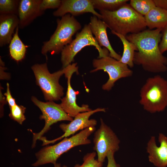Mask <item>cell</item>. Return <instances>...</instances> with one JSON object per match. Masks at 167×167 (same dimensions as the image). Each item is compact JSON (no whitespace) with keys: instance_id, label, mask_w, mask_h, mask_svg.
<instances>
[{"instance_id":"2e32d148","label":"cell","mask_w":167,"mask_h":167,"mask_svg":"<svg viewBox=\"0 0 167 167\" xmlns=\"http://www.w3.org/2000/svg\"><path fill=\"white\" fill-rule=\"evenodd\" d=\"M89 24L92 33L99 45L108 50L110 57L119 61L121 56L117 53L111 46L107 34L106 30L108 27L106 24L94 15L91 17Z\"/></svg>"},{"instance_id":"ffe728a7","label":"cell","mask_w":167,"mask_h":167,"mask_svg":"<svg viewBox=\"0 0 167 167\" xmlns=\"http://www.w3.org/2000/svg\"><path fill=\"white\" fill-rule=\"evenodd\" d=\"M19 28L18 26L16 29L9 47L11 57L17 62L21 61L24 58L28 47L24 44L19 37Z\"/></svg>"},{"instance_id":"5b68a950","label":"cell","mask_w":167,"mask_h":167,"mask_svg":"<svg viewBox=\"0 0 167 167\" xmlns=\"http://www.w3.org/2000/svg\"><path fill=\"white\" fill-rule=\"evenodd\" d=\"M139 103L151 113L163 111L167 107V80L157 75L148 78L140 92Z\"/></svg>"},{"instance_id":"3957f363","label":"cell","mask_w":167,"mask_h":167,"mask_svg":"<svg viewBox=\"0 0 167 167\" xmlns=\"http://www.w3.org/2000/svg\"><path fill=\"white\" fill-rule=\"evenodd\" d=\"M95 130V127L87 128L69 138H64L56 144L43 148L36 153L37 160L32 165L37 167L48 163L54 165L62 154L72 148L91 143L88 138Z\"/></svg>"},{"instance_id":"484cf974","label":"cell","mask_w":167,"mask_h":167,"mask_svg":"<svg viewBox=\"0 0 167 167\" xmlns=\"http://www.w3.org/2000/svg\"><path fill=\"white\" fill-rule=\"evenodd\" d=\"M61 3V0H42L40 8L44 11L47 9H58L60 6Z\"/></svg>"},{"instance_id":"603a6c76","label":"cell","mask_w":167,"mask_h":167,"mask_svg":"<svg viewBox=\"0 0 167 167\" xmlns=\"http://www.w3.org/2000/svg\"><path fill=\"white\" fill-rule=\"evenodd\" d=\"M19 0H0V14H15L18 16Z\"/></svg>"},{"instance_id":"4dcf8cb0","label":"cell","mask_w":167,"mask_h":167,"mask_svg":"<svg viewBox=\"0 0 167 167\" xmlns=\"http://www.w3.org/2000/svg\"><path fill=\"white\" fill-rule=\"evenodd\" d=\"M156 6L167 11V0H153Z\"/></svg>"},{"instance_id":"7402d4cb","label":"cell","mask_w":167,"mask_h":167,"mask_svg":"<svg viewBox=\"0 0 167 167\" xmlns=\"http://www.w3.org/2000/svg\"><path fill=\"white\" fill-rule=\"evenodd\" d=\"M129 4L136 12L144 16L156 6L153 0H131Z\"/></svg>"},{"instance_id":"ba28073f","label":"cell","mask_w":167,"mask_h":167,"mask_svg":"<svg viewBox=\"0 0 167 167\" xmlns=\"http://www.w3.org/2000/svg\"><path fill=\"white\" fill-rule=\"evenodd\" d=\"M31 99L42 112V114L40 116V118L45 121V125L42 129L38 133H33L32 147H34L36 140L48 131L52 125L62 121L71 122L73 119L66 113L60 104H56L54 101L42 102L34 96H32Z\"/></svg>"},{"instance_id":"f1b7e54d","label":"cell","mask_w":167,"mask_h":167,"mask_svg":"<svg viewBox=\"0 0 167 167\" xmlns=\"http://www.w3.org/2000/svg\"><path fill=\"white\" fill-rule=\"evenodd\" d=\"M114 152L112 151L109 152L107 156L108 160L106 167H120V165L117 163L114 157Z\"/></svg>"},{"instance_id":"cb8c5ba5","label":"cell","mask_w":167,"mask_h":167,"mask_svg":"<svg viewBox=\"0 0 167 167\" xmlns=\"http://www.w3.org/2000/svg\"><path fill=\"white\" fill-rule=\"evenodd\" d=\"M10 112L9 114L11 119L17 122L20 124H22L26 119L24 114L26 108L22 105L17 104L10 107Z\"/></svg>"},{"instance_id":"5bb4252c","label":"cell","mask_w":167,"mask_h":167,"mask_svg":"<svg viewBox=\"0 0 167 167\" xmlns=\"http://www.w3.org/2000/svg\"><path fill=\"white\" fill-rule=\"evenodd\" d=\"M41 1L42 0H19L18 12L19 28H25L37 17L44 13L45 11L40 8Z\"/></svg>"},{"instance_id":"52a82bcc","label":"cell","mask_w":167,"mask_h":167,"mask_svg":"<svg viewBox=\"0 0 167 167\" xmlns=\"http://www.w3.org/2000/svg\"><path fill=\"white\" fill-rule=\"evenodd\" d=\"M94 46L99 54L98 58L109 56V53L105 48H102L93 36L89 24L84 25L81 31L77 33L75 38L66 46L61 52V60L62 68L71 64L74 57L82 49L87 46Z\"/></svg>"},{"instance_id":"83f0119b","label":"cell","mask_w":167,"mask_h":167,"mask_svg":"<svg viewBox=\"0 0 167 167\" xmlns=\"http://www.w3.org/2000/svg\"><path fill=\"white\" fill-rule=\"evenodd\" d=\"M3 95L6 97V100L8 104L9 107L13 106L16 104L15 99L11 96L10 89L9 84L8 83L6 84V92Z\"/></svg>"},{"instance_id":"8992f818","label":"cell","mask_w":167,"mask_h":167,"mask_svg":"<svg viewBox=\"0 0 167 167\" xmlns=\"http://www.w3.org/2000/svg\"><path fill=\"white\" fill-rule=\"evenodd\" d=\"M36 84L41 90L47 101H58L64 94L63 88L59 84L60 77L64 74L66 67L55 72H49L46 63L36 64L31 67Z\"/></svg>"},{"instance_id":"7c38bea8","label":"cell","mask_w":167,"mask_h":167,"mask_svg":"<svg viewBox=\"0 0 167 167\" xmlns=\"http://www.w3.org/2000/svg\"><path fill=\"white\" fill-rule=\"evenodd\" d=\"M76 63L71 64L66 67L64 75L67 79V88L66 96L61 100L60 105L64 110L70 116L75 117L79 113L92 110L87 105L81 106L78 105L76 103V93L72 88L71 80L74 72L78 73V66Z\"/></svg>"},{"instance_id":"f546056e","label":"cell","mask_w":167,"mask_h":167,"mask_svg":"<svg viewBox=\"0 0 167 167\" xmlns=\"http://www.w3.org/2000/svg\"><path fill=\"white\" fill-rule=\"evenodd\" d=\"M0 116L2 117L3 115V106L4 105L7 103L6 98L3 95L2 89L0 88Z\"/></svg>"},{"instance_id":"277c9868","label":"cell","mask_w":167,"mask_h":167,"mask_svg":"<svg viewBox=\"0 0 167 167\" xmlns=\"http://www.w3.org/2000/svg\"><path fill=\"white\" fill-rule=\"evenodd\" d=\"M56 28L47 41L43 42L41 52L47 57L49 52L52 54L61 53L64 48L73 40V36L81 28L80 23L74 16L67 14L57 20Z\"/></svg>"},{"instance_id":"9a60e30c","label":"cell","mask_w":167,"mask_h":167,"mask_svg":"<svg viewBox=\"0 0 167 167\" xmlns=\"http://www.w3.org/2000/svg\"><path fill=\"white\" fill-rule=\"evenodd\" d=\"M160 146H157L155 138L152 136L149 140L147 147L149 161L157 167L167 166V137L160 133L158 137Z\"/></svg>"},{"instance_id":"6da1fadb","label":"cell","mask_w":167,"mask_h":167,"mask_svg":"<svg viewBox=\"0 0 167 167\" xmlns=\"http://www.w3.org/2000/svg\"><path fill=\"white\" fill-rule=\"evenodd\" d=\"M162 29H145L126 36L137 48L135 53L134 64L141 65L145 71L158 73L167 71V58L161 52L159 48Z\"/></svg>"},{"instance_id":"4316f807","label":"cell","mask_w":167,"mask_h":167,"mask_svg":"<svg viewBox=\"0 0 167 167\" xmlns=\"http://www.w3.org/2000/svg\"><path fill=\"white\" fill-rule=\"evenodd\" d=\"M161 33L162 35L159 48L161 52L163 54L167 51V25L162 29Z\"/></svg>"},{"instance_id":"9c48e42d","label":"cell","mask_w":167,"mask_h":167,"mask_svg":"<svg viewBox=\"0 0 167 167\" xmlns=\"http://www.w3.org/2000/svg\"><path fill=\"white\" fill-rule=\"evenodd\" d=\"M92 64L95 68L91 71V72L103 70L109 75V79L102 87L103 89L108 91L111 89L117 80L131 76L133 74V71L127 65L109 56L94 59Z\"/></svg>"},{"instance_id":"44dd1931","label":"cell","mask_w":167,"mask_h":167,"mask_svg":"<svg viewBox=\"0 0 167 167\" xmlns=\"http://www.w3.org/2000/svg\"><path fill=\"white\" fill-rule=\"evenodd\" d=\"M94 8L110 11H115L127 3L128 0H91Z\"/></svg>"},{"instance_id":"ac0fdd59","label":"cell","mask_w":167,"mask_h":167,"mask_svg":"<svg viewBox=\"0 0 167 167\" xmlns=\"http://www.w3.org/2000/svg\"><path fill=\"white\" fill-rule=\"evenodd\" d=\"M144 17L149 29L163 28L167 25V11L159 7L155 6Z\"/></svg>"},{"instance_id":"30bf717a","label":"cell","mask_w":167,"mask_h":167,"mask_svg":"<svg viewBox=\"0 0 167 167\" xmlns=\"http://www.w3.org/2000/svg\"><path fill=\"white\" fill-rule=\"evenodd\" d=\"M101 124L94 134V150L97 156V160L103 163L108 152L115 153L119 148L120 141L112 129L100 119Z\"/></svg>"},{"instance_id":"4fadbf2b","label":"cell","mask_w":167,"mask_h":167,"mask_svg":"<svg viewBox=\"0 0 167 167\" xmlns=\"http://www.w3.org/2000/svg\"><path fill=\"white\" fill-rule=\"evenodd\" d=\"M90 13L101 20L102 16L96 11L91 0H62L59 7L53 12L55 17L69 14L75 16Z\"/></svg>"},{"instance_id":"1f68e13d","label":"cell","mask_w":167,"mask_h":167,"mask_svg":"<svg viewBox=\"0 0 167 167\" xmlns=\"http://www.w3.org/2000/svg\"><path fill=\"white\" fill-rule=\"evenodd\" d=\"M54 167H61V165L60 163H57L54 165ZM62 167H67L66 165H63Z\"/></svg>"},{"instance_id":"7a4b0ae2","label":"cell","mask_w":167,"mask_h":167,"mask_svg":"<svg viewBox=\"0 0 167 167\" xmlns=\"http://www.w3.org/2000/svg\"><path fill=\"white\" fill-rule=\"evenodd\" d=\"M100 14L111 31L125 36L141 32L147 27L144 16L127 3L115 11L102 10Z\"/></svg>"},{"instance_id":"d6986e66","label":"cell","mask_w":167,"mask_h":167,"mask_svg":"<svg viewBox=\"0 0 167 167\" xmlns=\"http://www.w3.org/2000/svg\"><path fill=\"white\" fill-rule=\"evenodd\" d=\"M111 32L120 39L123 45V53L119 61L127 65L130 67H133L135 53L137 51V48L134 44L126 38V36L114 31H111Z\"/></svg>"},{"instance_id":"e0dca14e","label":"cell","mask_w":167,"mask_h":167,"mask_svg":"<svg viewBox=\"0 0 167 167\" xmlns=\"http://www.w3.org/2000/svg\"><path fill=\"white\" fill-rule=\"evenodd\" d=\"M19 23L18 16L12 14H0V46L9 44Z\"/></svg>"},{"instance_id":"8fae6325","label":"cell","mask_w":167,"mask_h":167,"mask_svg":"<svg viewBox=\"0 0 167 167\" xmlns=\"http://www.w3.org/2000/svg\"><path fill=\"white\" fill-rule=\"evenodd\" d=\"M99 112H105V109L104 108H98L89 111L80 113L76 115L69 123L61 124L59 127L64 132V134L51 140H47L45 137H42L40 140L43 142L42 145L54 143L62 138L74 134L79 130H82L90 127H95L97 124L96 121L94 119H89V118L94 113Z\"/></svg>"},{"instance_id":"d4e9b609","label":"cell","mask_w":167,"mask_h":167,"mask_svg":"<svg viewBox=\"0 0 167 167\" xmlns=\"http://www.w3.org/2000/svg\"><path fill=\"white\" fill-rule=\"evenodd\" d=\"M96 155L95 152L87 153L83 157V163L76 164L74 167H102L103 163L95 159Z\"/></svg>"}]
</instances>
